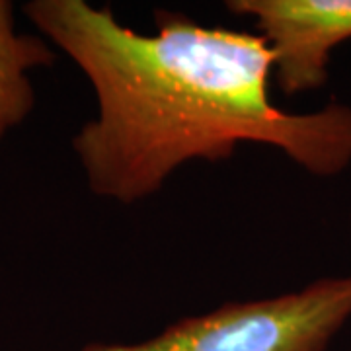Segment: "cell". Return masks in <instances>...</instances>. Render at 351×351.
Instances as JSON below:
<instances>
[{"label": "cell", "instance_id": "cell-1", "mask_svg": "<svg viewBox=\"0 0 351 351\" xmlns=\"http://www.w3.org/2000/svg\"><path fill=\"white\" fill-rule=\"evenodd\" d=\"M22 10L94 90L98 112L73 151L96 197L149 199L182 166L228 160L244 143L281 151L318 178L350 168L351 106H276L274 55L258 34L174 14H164L156 34H141L110 6L84 0H32Z\"/></svg>", "mask_w": 351, "mask_h": 351}, {"label": "cell", "instance_id": "cell-2", "mask_svg": "<svg viewBox=\"0 0 351 351\" xmlns=\"http://www.w3.org/2000/svg\"><path fill=\"white\" fill-rule=\"evenodd\" d=\"M350 318L351 277H320L277 297L180 318L143 341H96L80 351H326Z\"/></svg>", "mask_w": 351, "mask_h": 351}, {"label": "cell", "instance_id": "cell-3", "mask_svg": "<svg viewBox=\"0 0 351 351\" xmlns=\"http://www.w3.org/2000/svg\"><path fill=\"white\" fill-rule=\"evenodd\" d=\"M226 8L256 22L283 96L324 86L332 51L351 39V0H228Z\"/></svg>", "mask_w": 351, "mask_h": 351}, {"label": "cell", "instance_id": "cell-4", "mask_svg": "<svg viewBox=\"0 0 351 351\" xmlns=\"http://www.w3.org/2000/svg\"><path fill=\"white\" fill-rule=\"evenodd\" d=\"M57 51L41 36L18 29L14 4L0 0V141L36 108L34 73L55 64Z\"/></svg>", "mask_w": 351, "mask_h": 351}, {"label": "cell", "instance_id": "cell-5", "mask_svg": "<svg viewBox=\"0 0 351 351\" xmlns=\"http://www.w3.org/2000/svg\"><path fill=\"white\" fill-rule=\"evenodd\" d=\"M350 277H351V276H350Z\"/></svg>", "mask_w": 351, "mask_h": 351}]
</instances>
